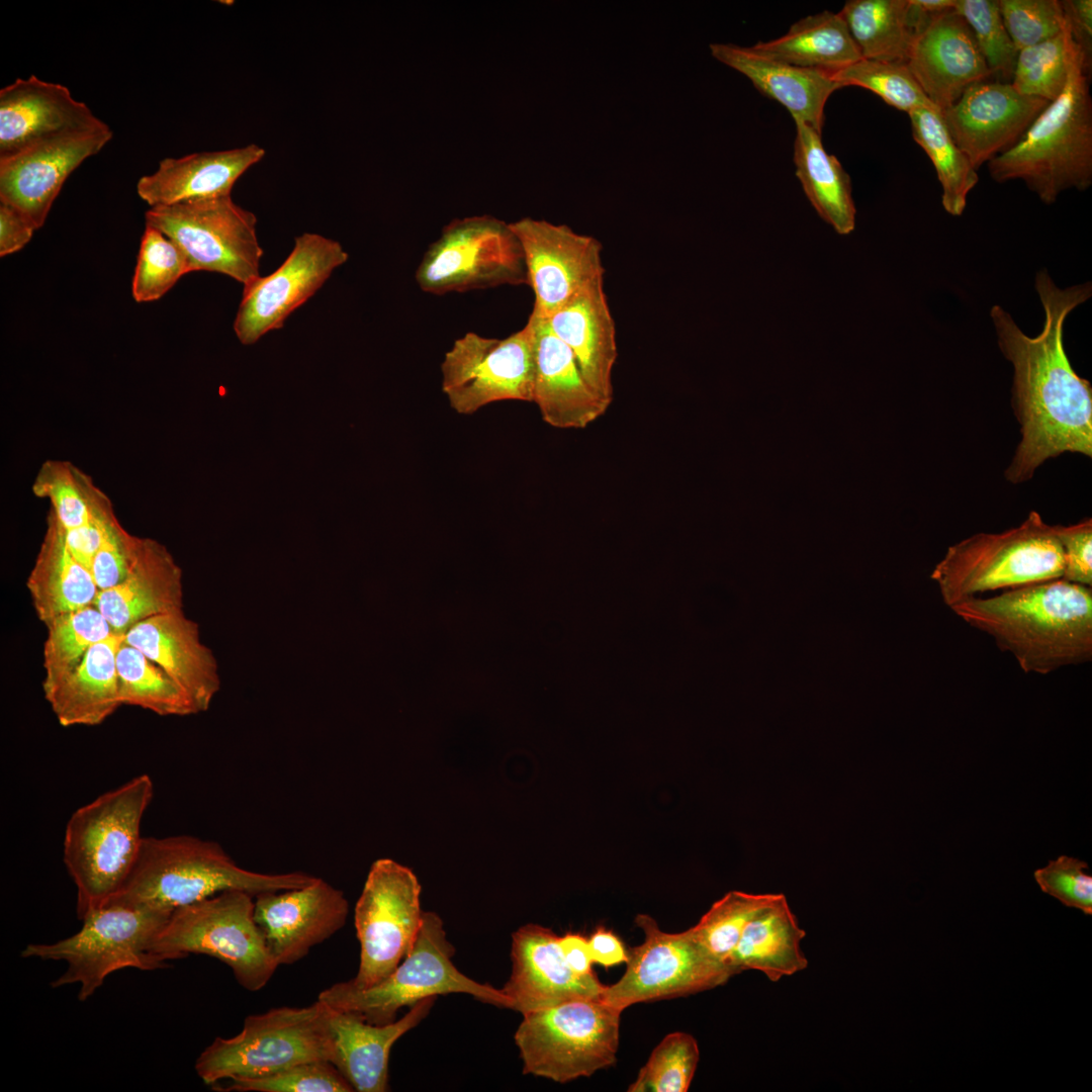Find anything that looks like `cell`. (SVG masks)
<instances>
[{
    "label": "cell",
    "mask_w": 1092,
    "mask_h": 1092,
    "mask_svg": "<svg viewBox=\"0 0 1092 1092\" xmlns=\"http://www.w3.org/2000/svg\"><path fill=\"white\" fill-rule=\"evenodd\" d=\"M1035 289L1044 310L1042 331L1035 337L1025 335L1001 306L990 311L998 346L1014 373L1012 407L1021 439L1005 470L1014 484L1063 453L1092 456V387L1073 369L1063 343L1065 321L1090 298L1091 283L1063 289L1040 271Z\"/></svg>",
    "instance_id": "obj_1"
},
{
    "label": "cell",
    "mask_w": 1092,
    "mask_h": 1092,
    "mask_svg": "<svg viewBox=\"0 0 1092 1092\" xmlns=\"http://www.w3.org/2000/svg\"><path fill=\"white\" fill-rule=\"evenodd\" d=\"M712 56L747 77L761 94L781 103L794 120L821 131L824 108L830 95L842 88L832 72L791 65L751 47L710 44Z\"/></svg>",
    "instance_id": "obj_31"
},
{
    "label": "cell",
    "mask_w": 1092,
    "mask_h": 1092,
    "mask_svg": "<svg viewBox=\"0 0 1092 1092\" xmlns=\"http://www.w3.org/2000/svg\"><path fill=\"white\" fill-rule=\"evenodd\" d=\"M805 935L785 895L775 894L746 924L728 967L733 975L759 971L772 982L795 975L808 966L801 948Z\"/></svg>",
    "instance_id": "obj_34"
},
{
    "label": "cell",
    "mask_w": 1092,
    "mask_h": 1092,
    "mask_svg": "<svg viewBox=\"0 0 1092 1092\" xmlns=\"http://www.w3.org/2000/svg\"><path fill=\"white\" fill-rule=\"evenodd\" d=\"M1072 46L1066 23L1058 35L1020 50L1011 80L1013 88L1023 95L1055 100L1068 80Z\"/></svg>",
    "instance_id": "obj_42"
},
{
    "label": "cell",
    "mask_w": 1092,
    "mask_h": 1092,
    "mask_svg": "<svg viewBox=\"0 0 1092 1092\" xmlns=\"http://www.w3.org/2000/svg\"><path fill=\"white\" fill-rule=\"evenodd\" d=\"M124 641L179 685L197 714L208 710L220 689L218 665L212 651L201 642L198 624L184 611L138 623L124 634Z\"/></svg>",
    "instance_id": "obj_26"
},
{
    "label": "cell",
    "mask_w": 1092,
    "mask_h": 1092,
    "mask_svg": "<svg viewBox=\"0 0 1092 1092\" xmlns=\"http://www.w3.org/2000/svg\"><path fill=\"white\" fill-rule=\"evenodd\" d=\"M559 942L571 969L580 976L594 975L588 939L579 933H565Z\"/></svg>",
    "instance_id": "obj_56"
},
{
    "label": "cell",
    "mask_w": 1092,
    "mask_h": 1092,
    "mask_svg": "<svg viewBox=\"0 0 1092 1092\" xmlns=\"http://www.w3.org/2000/svg\"><path fill=\"white\" fill-rule=\"evenodd\" d=\"M112 135L106 124L53 138L1 159L0 202L16 207L39 229L68 177Z\"/></svg>",
    "instance_id": "obj_21"
},
{
    "label": "cell",
    "mask_w": 1092,
    "mask_h": 1092,
    "mask_svg": "<svg viewBox=\"0 0 1092 1092\" xmlns=\"http://www.w3.org/2000/svg\"><path fill=\"white\" fill-rule=\"evenodd\" d=\"M26 586L35 614L44 625L59 616L94 606L99 592L91 571L72 554L64 528L51 510Z\"/></svg>",
    "instance_id": "obj_33"
},
{
    "label": "cell",
    "mask_w": 1092,
    "mask_h": 1092,
    "mask_svg": "<svg viewBox=\"0 0 1092 1092\" xmlns=\"http://www.w3.org/2000/svg\"><path fill=\"white\" fill-rule=\"evenodd\" d=\"M421 886L406 867L389 858L374 861L356 903L354 922L360 963L349 983L366 989L388 977L412 949L424 911Z\"/></svg>",
    "instance_id": "obj_15"
},
{
    "label": "cell",
    "mask_w": 1092,
    "mask_h": 1092,
    "mask_svg": "<svg viewBox=\"0 0 1092 1092\" xmlns=\"http://www.w3.org/2000/svg\"><path fill=\"white\" fill-rule=\"evenodd\" d=\"M310 1061L334 1064L329 1007H277L248 1015L229 1038L215 1037L198 1056L195 1071L211 1087L221 1081L266 1076Z\"/></svg>",
    "instance_id": "obj_8"
},
{
    "label": "cell",
    "mask_w": 1092,
    "mask_h": 1092,
    "mask_svg": "<svg viewBox=\"0 0 1092 1092\" xmlns=\"http://www.w3.org/2000/svg\"><path fill=\"white\" fill-rule=\"evenodd\" d=\"M1063 570L1054 527L1030 512L1015 528L977 533L949 546L930 577L950 609L986 592L1060 579Z\"/></svg>",
    "instance_id": "obj_6"
},
{
    "label": "cell",
    "mask_w": 1092,
    "mask_h": 1092,
    "mask_svg": "<svg viewBox=\"0 0 1092 1092\" xmlns=\"http://www.w3.org/2000/svg\"><path fill=\"white\" fill-rule=\"evenodd\" d=\"M950 610L1021 669L1048 674L1092 659V587L1062 578L972 598Z\"/></svg>",
    "instance_id": "obj_2"
},
{
    "label": "cell",
    "mask_w": 1092,
    "mask_h": 1092,
    "mask_svg": "<svg viewBox=\"0 0 1092 1092\" xmlns=\"http://www.w3.org/2000/svg\"><path fill=\"white\" fill-rule=\"evenodd\" d=\"M453 954L454 947L442 919L436 913L424 912L412 949L388 977L366 989L355 988L349 981L336 983L322 991L317 1000L374 1024L393 1022L403 1006L450 993L468 994L485 1003L510 1008V1000L502 989L465 976L453 964Z\"/></svg>",
    "instance_id": "obj_9"
},
{
    "label": "cell",
    "mask_w": 1092,
    "mask_h": 1092,
    "mask_svg": "<svg viewBox=\"0 0 1092 1092\" xmlns=\"http://www.w3.org/2000/svg\"><path fill=\"white\" fill-rule=\"evenodd\" d=\"M700 1059L696 1038L682 1031L665 1035L639 1070L629 1092H686Z\"/></svg>",
    "instance_id": "obj_45"
},
{
    "label": "cell",
    "mask_w": 1092,
    "mask_h": 1092,
    "mask_svg": "<svg viewBox=\"0 0 1092 1092\" xmlns=\"http://www.w3.org/2000/svg\"><path fill=\"white\" fill-rule=\"evenodd\" d=\"M172 912L108 900L86 913L71 936L52 943H28L23 959L62 961L66 971L53 988L79 984L78 999L86 1001L112 973L132 968L153 971L168 967L157 957L153 942Z\"/></svg>",
    "instance_id": "obj_7"
},
{
    "label": "cell",
    "mask_w": 1092,
    "mask_h": 1092,
    "mask_svg": "<svg viewBox=\"0 0 1092 1092\" xmlns=\"http://www.w3.org/2000/svg\"><path fill=\"white\" fill-rule=\"evenodd\" d=\"M913 3L927 14H937L953 10L957 0H912Z\"/></svg>",
    "instance_id": "obj_57"
},
{
    "label": "cell",
    "mask_w": 1092,
    "mask_h": 1092,
    "mask_svg": "<svg viewBox=\"0 0 1092 1092\" xmlns=\"http://www.w3.org/2000/svg\"><path fill=\"white\" fill-rule=\"evenodd\" d=\"M349 259L342 245L318 234L304 233L281 266L244 286L234 331L244 345L281 329L286 318L306 302Z\"/></svg>",
    "instance_id": "obj_17"
},
{
    "label": "cell",
    "mask_w": 1092,
    "mask_h": 1092,
    "mask_svg": "<svg viewBox=\"0 0 1092 1092\" xmlns=\"http://www.w3.org/2000/svg\"><path fill=\"white\" fill-rule=\"evenodd\" d=\"M906 65L940 112L992 76L971 28L954 10L929 16L912 39Z\"/></svg>",
    "instance_id": "obj_23"
},
{
    "label": "cell",
    "mask_w": 1092,
    "mask_h": 1092,
    "mask_svg": "<svg viewBox=\"0 0 1092 1092\" xmlns=\"http://www.w3.org/2000/svg\"><path fill=\"white\" fill-rule=\"evenodd\" d=\"M1072 39L1084 56L1087 70L1092 68V1H1060Z\"/></svg>",
    "instance_id": "obj_53"
},
{
    "label": "cell",
    "mask_w": 1092,
    "mask_h": 1092,
    "mask_svg": "<svg viewBox=\"0 0 1092 1092\" xmlns=\"http://www.w3.org/2000/svg\"><path fill=\"white\" fill-rule=\"evenodd\" d=\"M914 141L931 160L940 182L941 203L946 212L961 215L979 177L965 153L951 139L941 112L920 108L908 113Z\"/></svg>",
    "instance_id": "obj_38"
},
{
    "label": "cell",
    "mask_w": 1092,
    "mask_h": 1092,
    "mask_svg": "<svg viewBox=\"0 0 1092 1092\" xmlns=\"http://www.w3.org/2000/svg\"><path fill=\"white\" fill-rule=\"evenodd\" d=\"M1087 862L1068 855L1052 859L1033 873L1040 890L1064 906L1092 915V876Z\"/></svg>",
    "instance_id": "obj_50"
},
{
    "label": "cell",
    "mask_w": 1092,
    "mask_h": 1092,
    "mask_svg": "<svg viewBox=\"0 0 1092 1092\" xmlns=\"http://www.w3.org/2000/svg\"><path fill=\"white\" fill-rule=\"evenodd\" d=\"M145 219L180 248L190 272L224 274L244 286L260 277L257 217L232 195L150 207Z\"/></svg>",
    "instance_id": "obj_13"
},
{
    "label": "cell",
    "mask_w": 1092,
    "mask_h": 1092,
    "mask_svg": "<svg viewBox=\"0 0 1092 1092\" xmlns=\"http://www.w3.org/2000/svg\"><path fill=\"white\" fill-rule=\"evenodd\" d=\"M594 963L609 968L626 963L628 951L623 942L612 931L598 927L588 939Z\"/></svg>",
    "instance_id": "obj_55"
},
{
    "label": "cell",
    "mask_w": 1092,
    "mask_h": 1092,
    "mask_svg": "<svg viewBox=\"0 0 1092 1092\" xmlns=\"http://www.w3.org/2000/svg\"><path fill=\"white\" fill-rule=\"evenodd\" d=\"M1049 103L1020 94L1010 82L983 81L967 88L941 116L977 170L1011 149Z\"/></svg>",
    "instance_id": "obj_20"
},
{
    "label": "cell",
    "mask_w": 1092,
    "mask_h": 1092,
    "mask_svg": "<svg viewBox=\"0 0 1092 1092\" xmlns=\"http://www.w3.org/2000/svg\"><path fill=\"white\" fill-rule=\"evenodd\" d=\"M31 489L35 496L50 500V510L65 532L84 527L113 508L92 477L68 460L43 461Z\"/></svg>",
    "instance_id": "obj_39"
},
{
    "label": "cell",
    "mask_w": 1092,
    "mask_h": 1092,
    "mask_svg": "<svg viewBox=\"0 0 1092 1092\" xmlns=\"http://www.w3.org/2000/svg\"><path fill=\"white\" fill-rule=\"evenodd\" d=\"M46 626L42 688L72 671L93 645L117 634L95 606L59 616Z\"/></svg>",
    "instance_id": "obj_41"
},
{
    "label": "cell",
    "mask_w": 1092,
    "mask_h": 1092,
    "mask_svg": "<svg viewBox=\"0 0 1092 1092\" xmlns=\"http://www.w3.org/2000/svg\"><path fill=\"white\" fill-rule=\"evenodd\" d=\"M187 273L190 268L180 248L160 231L146 225L131 283L133 299L158 300Z\"/></svg>",
    "instance_id": "obj_46"
},
{
    "label": "cell",
    "mask_w": 1092,
    "mask_h": 1092,
    "mask_svg": "<svg viewBox=\"0 0 1092 1092\" xmlns=\"http://www.w3.org/2000/svg\"><path fill=\"white\" fill-rule=\"evenodd\" d=\"M839 14L861 59L900 63L930 16L912 0H849Z\"/></svg>",
    "instance_id": "obj_36"
},
{
    "label": "cell",
    "mask_w": 1092,
    "mask_h": 1092,
    "mask_svg": "<svg viewBox=\"0 0 1092 1092\" xmlns=\"http://www.w3.org/2000/svg\"><path fill=\"white\" fill-rule=\"evenodd\" d=\"M183 573L173 555L159 541L138 536L125 577L99 590L94 606L124 635L146 619L183 611Z\"/></svg>",
    "instance_id": "obj_25"
},
{
    "label": "cell",
    "mask_w": 1092,
    "mask_h": 1092,
    "mask_svg": "<svg viewBox=\"0 0 1092 1092\" xmlns=\"http://www.w3.org/2000/svg\"><path fill=\"white\" fill-rule=\"evenodd\" d=\"M794 163L796 175L817 213L839 235L850 234L855 226L856 209L851 181L840 162L824 149L821 131L794 120Z\"/></svg>",
    "instance_id": "obj_35"
},
{
    "label": "cell",
    "mask_w": 1092,
    "mask_h": 1092,
    "mask_svg": "<svg viewBox=\"0 0 1092 1092\" xmlns=\"http://www.w3.org/2000/svg\"><path fill=\"white\" fill-rule=\"evenodd\" d=\"M644 940L628 951L626 971L606 986L605 1002L624 1010L630 1005L687 996L725 984L733 975L695 936L691 928L670 933L649 915L635 918Z\"/></svg>",
    "instance_id": "obj_14"
},
{
    "label": "cell",
    "mask_w": 1092,
    "mask_h": 1092,
    "mask_svg": "<svg viewBox=\"0 0 1092 1092\" xmlns=\"http://www.w3.org/2000/svg\"><path fill=\"white\" fill-rule=\"evenodd\" d=\"M36 225L16 207L0 202V256L21 250L32 238Z\"/></svg>",
    "instance_id": "obj_54"
},
{
    "label": "cell",
    "mask_w": 1092,
    "mask_h": 1092,
    "mask_svg": "<svg viewBox=\"0 0 1092 1092\" xmlns=\"http://www.w3.org/2000/svg\"><path fill=\"white\" fill-rule=\"evenodd\" d=\"M153 794V781L143 774L79 807L69 818L63 857L76 886L79 919L111 899L127 880Z\"/></svg>",
    "instance_id": "obj_5"
},
{
    "label": "cell",
    "mask_w": 1092,
    "mask_h": 1092,
    "mask_svg": "<svg viewBox=\"0 0 1092 1092\" xmlns=\"http://www.w3.org/2000/svg\"><path fill=\"white\" fill-rule=\"evenodd\" d=\"M832 76L841 87L864 88L881 97L887 104L907 113L925 107L936 108L928 100L906 63L859 59L832 72Z\"/></svg>",
    "instance_id": "obj_43"
},
{
    "label": "cell",
    "mask_w": 1092,
    "mask_h": 1092,
    "mask_svg": "<svg viewBox=\"0 0 1092 1092\" xmlns=\"http://www.w3.org/2000/svg\"><path fill=\"white\" fill-rule=\"evenodd\" d=\"M436 997L411 1006L401 1018L374 1024L361 1016L329 1007L335 1049L334 1065L358 1092L388 1090L389 1055L394 1042L417 1026L429 1013Z\"/></svg>",
    "instance_id": "obj_30"
},
{
    "label": "cell",
    "mask_w": 1092,
    "mask_h": 1092,
    "mask_svg": "<svg viewBox=\"0 0 1092 1092\" xmlns=\"http://www.w3.org/2000/svg\"><path fill=\"white\" fill-rule=\"evenodd\" d=\"M545 320L572 352L592 390L610 405L618 350L604 278L588 283Z\"/></svg>",
    "instance_id": "obj_28"
},
{
    "label": "cell",
    "mask_w": 1092,
    "mask_h": 1092,
    "mask_svg": "<svg viewBox=\"0 0 1092 1092\" xmlns=\"http://www.w3.org/2000/svg\"><path fill=\"white\" fill-rule=\"evenodd\" d=\"M1084 56L1073 40L1063 92L1037 115L1021 139L988 162L998 183L1020 179L1046 204L1069 188L1092 184V99Z\"/></svg>",
    "instance_id": "obj_3"
},
{
    "label": "cell",
    "mask_w": 1092,
    "mask_h": 1092,
    "mask_svg": "<svg viewBox=\"0 0 1092 1092\" xmlns=\"http://www.w3.org/2000/svg\"><path fill=\"white\" fill-rule=\"evenodd\" d=\"M252 894L229 890L174 910L152 946L163 962L206 954L246 990L264 988L279 967L254 919Z\"/></svg>",
    "instance_id": "obj_10"
},
{
    "label": "cell",
    "mask_w": 1092,
    "mask_h": 1092,
    "mask_svg": "<svg viewBox=\"0 0 1092 1092\" xmlns=\"http://www.w3.org/2000/svg\"><path fill=\"white\" fill-rule=\"evenodd\" d=\"M1053 527L1064 555L1062 579L1092 587V520Z\"/></svg>",
    "instance_id": "obj_52"
},
{
    "label": "cell",
    "mask_w": 1092,
    "mask_h": 1092,
    "mask_svg": "<svg viewBox=\"0 0 1092 1092\" xmlns=\"http://www.w3.org/2000/svg\"><path fill=\"white\" fill-rule=\"evenodd\" d=\"M314 879L302 872L244 869L217 842L192 835L144 837L131 873L109 900L173 912L229 890L257 896L302 887Z\"/></svg>",
    "instance_id": "obj_4"
},
{
    "label": "cell",
    "mask_w": 1092,
    "mask_h": 1092,
    "mask_svg": "<svg viewBox=\"0 0 1092 1092\" xmlns=\"http://www.w3.org/2000/svg\"><path fill=\"white\" fill-rule=\"evenodd\" d=\"M136 538L121 526L117 518L106 527L91 565V573L99 590L113 587L125 577Z\"/></svg>",
    "instance_id": "obj_51"
},
{
    "label": "cell",
    "mask_w": 1092,
    "mask_h": 1092,
    "mask_svg": "<svg viewBox=\"0 0 1092 1092\" xmlns=\"http://www.w3.org/2000/svg\"><path fill=\"white\" fill-rule=\"evenodd\" d=\"M534 338L532 401L548 425L585 428L609 407L588 386L570 349L545 318L530 314Z\"/></svg>",
    "instance_id": "obj_27"
},
{
    "label": "cell",
    "mask_w": 1092,
    "mask_h": 1092,
    "mask_svg": "<svg viewBox=\"0 0 1092 1092\" xmlns=\"http://www.w3.org/2000/svg\"><path fill=\"white\" fill-rule=\"evenodd\" d=\"M107 123L69 88L34 75L0 90V160L60 135Z\"/></svg>",
    "instance_id": "obj_24"
},
{
    "label": "cell",
    "mask_w": 1092,
    "mask_h": 1092,
    "mask_svg": "<svg viewBox=\"0 0 1092 1092\" xmlns=\"http://www.w3.org/2000/svg\"><path fill=\"white\" fill-rule=\"evenodd\" d=\"M751 48L791 65L828 72L861 59L839 12L831 11L808 15L792 24L786 34Z\"/></svg>",
    "instance_id": "obj_37"
},
{
    "label": "cell",
    "mask_w": 1092,
    "mask_h": 1092,
    "mask_svg": "<svg viewBox=\"0 0 1092 1092\" xmlns=\"http://www.w3.org/2000/svg\"><path fill=\"white\" fill-rule=\"evenodd\" d=\"M509 224L521 244L527 284L534 293L531 314L547 318L581 288L604 278L597 239L531 217Z\"/></svg>",
    "instance_id": "obj_18"
},
{
    "label": "cell",
    "mask_w": 1092,
    "mask_h": 1092,
    "mask_svg": "<svg viewBox=\"0 0 1092 1092\" xmlns=\"http://www.w3.org/2000/svg\"><path fill=\"white\" fill-rule=\"evenodd\" d=\"M265 156L256 145L165 158L140 178L136 192L150 207L230 196L237 180Z\"/></svg>",
    "instance_id": "obj_29"
},
{
    "label": "cell",
    "mask_w": 1092,
    "mask_h": 1092,
    "mask_svg": "<svg viewBox=\"0 0 1092 1092\" xmlns=\"http://www.w3.org/2000/svg\"><path fill=\"white\" fill-rule=\"evenodd\" d=\"M431 294L527 283L524 253L509 223L489 215L455 219L425 252L416 271Z\"/></svg>",
    "instance_id": "obj_12"
},
{
    "label": "cell",
    "mask_w": 1092,
    "mask_h": 1092,
    "mask_svg": "<svg viewBox=\"0 0 1092 1092\" xmlns=\"http://www.w3.org/2000/svg\"><path fill=\"white\" fill-rule=\"evenodd\" d=\"M559 935L538 924H526L512 935V973L502 988L520 1013L567 1001L601 998L606 986L597 976L575 973L562 951Z\"/></svg>",
    "instance_id": "obj_22"
},
{
    "label": "cell",
    "mask_w": 1092,
    "mask_h": 1092,
    "mask_svg": "<svg viewBox=\"0 0 1092 1092\" xmlns=\"http://www.w3.org/2000/svg\"><path fill=\"white\" fill-rule=\"evenodd\" d=\"M221 1092H352V1085L328 1061L296 1064L275 1073L230 1081L213 1088Z\"/></svg>",
    "instance_id": "obj_48"
},
{
    "label": "cell",
    "mask_w": 1092,
    "mask_h": 1092,
    "mask_svg": "<svg viewBox=\"0 0 1092 1092\" xmlns=\"http://www.w3.org/2000/svg\"><path fill=\"white\" fill-rule=\"evenodd\" d=\"M118 697L160 716L197 714L187 694L158 664L123 640L116 653Z\"/></svg>",
    "instance_id": "obj_40"
},
{
    "label": "cell",
    "mask_w": 1092,
    "mask_h": 1092,
    "mask_svg": "<svg viewBox=\"0 0 1092 1092\" xmlns=\"http://www.w3.org/2000/svg\"><path fill=\"white\" fill-rule=\"evenodd\" d=\"M997 4L1018 52L1058 35L1066 24L1058 0H997Z\"/></svg>",
    "instance_id": "obj_49"
},
{
    "label": "cell",
    "mask_w": 1092,
    "mask_h": 1092,
    "mask_svg": "<svg viewBox=\"0 0 1092 1092\" xmlns=\"http://www.w3.org/2000/svg\"><path fill=\"white\" fill-rule=\"evenodd\" d=\"M344 893L315 877L309 884L255 896L254 919L278 966L292 965L346 923Z\"/></svg>",
    "instance_id": "obj_19"
},
{
    "label": "cell",
    "mask_w": 1092,
    "mask_h": 1092,
    "mask_svg": "<svg viewBox=\"0 0 1092 1092\" xmlns=\"http://www.w3.org/2000/svg\"><path fill=\"white\" fill-rule=\"evenodd\" d=\"M953 10L971 28L991 74L1012 80L1018 51L1006 30L997 0H957Z\"/></svg>",
    "instance_id": "obj_47"
},
{
    "label": "cell",
    "mask_w": 1092,
    "mask_h": 1092,
    "mask_svg": "<svg viewBox=\"0 0 1092 1092\" xmlns=\"http://www.w3.org/2000/svg\"><path fill=\"white\" fill-rule=\"evenodd\" d=\"M123 637L114 634L96 643L72 671L42 688L60 725H100L121 706L115 659Z\"/></svg>",
    "instance_id": "obj_32"
},
{
    "label": "cell",
    "mask_w": 1092,
    "mask_h": 1092,
    "mask_svg": "<svg viewBox=\"0 0 1092 1092\" xmlns=\"http://www.w3.org/2000/svg\"><path fill=\"white\" fill-rule=\"evenodd\" d=\"M622 1011L594 998L524 1014L515 1033L524 1074L566 1083L613 1066Z\"/></svg>",
    "instance_id": "obj_11"
},
{
    "label": "cell",
    "mask_w": 1092,
    "mask_h": 1092,
    "mask_svg": "<svg viewBox=\"0 0 1092 1092\" xmlns=\"http://www.w3.org/2000/svg\"><path fill=\"white\" fill-rule=\"evenodd\" d=\"M774 897L775 894L730 891L716 901L691 929L697 939L728 967L746 924Z\"/></svg>",
    "instance_id": "obj_44"
},
{
    "label": "cell",
    "mask_w": 1092,
    "mask_h": 1092,
    "mask_svg": "<svg viewBox=\"0 0 1092 1092\" xmlns=\"http://www.w3.org/2000/svg\"><path fill=\"white\" fill-rule=\"evenodd\" d=\"M441 372L442 389L452 408L462 415L499 400L532 401L531 324L504 339L466 333L446 352Z\"/></svg>",
    "instance_id": "obj_16"
}]
</instances>
